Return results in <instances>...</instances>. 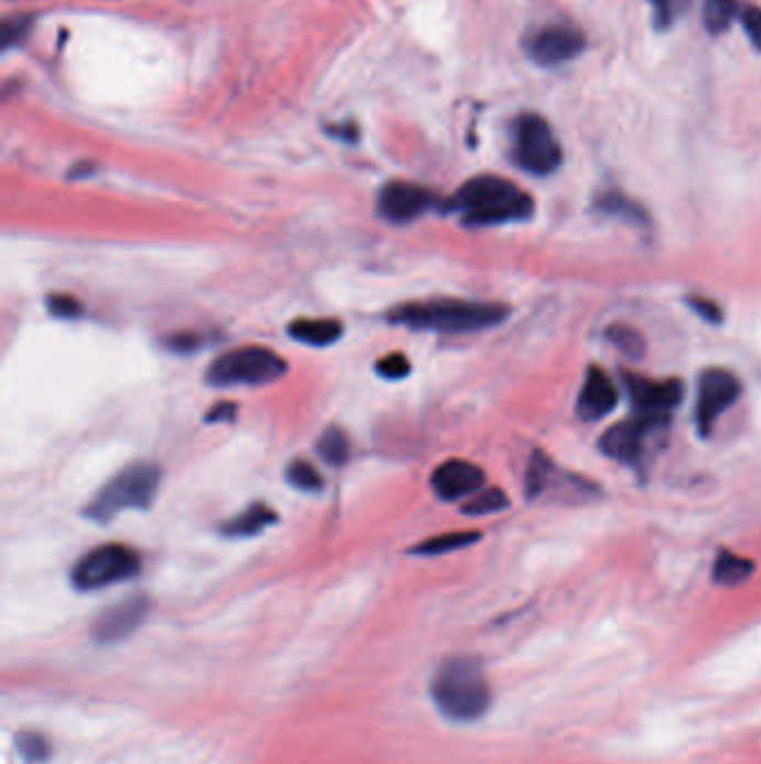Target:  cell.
Segmentation results:
<instances>
[{
  "mask_svg": "<svg viewBox=\"0 0 761 764\" xmlns=\"http://www.w3.org/2000/svg\"><path fill=\"white\" fill-rule=\"evenodd\" d=\"M449 209L462 213L469 226H490L527 220L534 202L516 183L496 174H481L458 188Z\"/></svg>",
  "mask_w": 761,
  "mask_h": 764,
  "instance_id": "1",
  "label": "cell"
},
{
  "mask_svg": "<svg viewBox=\"0 0 761 764\" xmlns=\"http://www.w3.org/2000/svg\"><path fill=\"white\" fill-rule=\"evenodd\" d=\"M510 309L499 303H471L455 298H436L396 307L389 316L392 322L418 331L469 333L501 325Z\"/></svg>",
  "mask_w": 761,
  "mask_h": 764,
  "instance_id": "2",
  "label": "cell"
},
{
  "mask_svg": "<svg viewBox=\"0 0 761 764\" xmlns=\"http://www.w3.org/2000/svg\"><path fill=\"white\" fill-rule=\"evenodd\" d=\"M431 698L444 718L471 722L490 709L492 689L479 661L451 657L440 664L431 680Z\"/></svg>",
  "mask_w": 761,
  "mask_h": 764,
  "instance_id": "3",
  "label": "cell"
},
{
  "mask_svg": "<svg viewBox=\"0 0 761 764\" xmlns=\"http://www.w3.org/2000/svg\"><path fill=\"white\" fill-rule=\"evenodd\" d=\"M161 471L152 463H135L121 469L112 481H108L101 492L94 497L85 517L97 523H108L126 510H146L154 501Z\"/></svg>",
  "mask_w": 761,
  "mask_h": 764,
  "instance_id": "4",
  "label": "cell"
},
{
  "mask_svg": "<svg viewBox=\"0 0 761 764\" xmlns=\"http://www.w3.org/2000/svg\"><path fill=\"white\" fill-rule=\"evenodd\" d=\"M289 364L266 347H239L222 353L206 371V380L215 388L266 385L287 373Z\"/></svg>",
  "mask_w": 761,
  "mask_h": 764,
  "instance_id": "5",
  "label": "cell"
},
{
  "mask_svg": "<svg viewBox=\"0 0 761 764\" xmlns=\"http://www.w3.org/2000/svg\"><path fill=\"white\" fill-rule=\"evenodd\" d=\"M141 570V556L124 543H104L78 559L72 584L78 591H99L132 580Z\"/></svg>",
  "mask_w": 761,
  "mask_h": 764,
  "instance_id": "6",
  "label": "cell"
},
{
  "mask_svg": "<svg viewBox=\"0 0 761 764\" xmlns=\"http://www.w3.org/2000/svg\"><path fill=\"white\" fill-rule=\"evenodd\" d=\"M514 161L536 177L558 170L562 161L560 144L551 126L538 115H521L514 124Z\"/></svg>",
  "mask_w": 761,
  "mask_h": 764,
  "instance_id": "7",
  "label": "cell"
},
{
  "mask_svg": "<svg viewBox=\"0 0 761 764\" xmlns=\"http://www.w3.org/2000/svg\"><path fill=\"white\" fill-rule=\"evenodd\" d=\"M625 388L634 405V416L665 427L675 407L684 399V385L679 380H650L643 375L625 373Z\"/></svg>",
  "mask_w": 761,
  "mask_h": 764,
  "instance_id": "8",
  "label": "cell"
},
{
  "mask_svg": "<svg viewBox=\"0 0 761 764\" xmlns=\"http://www.w3.org/2000/svg\"><path fill=\"white\" fill-rule=\"evenodd\" d=\"M741 394V382L735 373L726 369H706L699 375L697 388V425L704 436H708L719 421V416L735 405Z\"/></svg>",
  "mask_w": 761,
  "mask_h": 764,
  "instance_id": "9",
  "label": "cell"
},
{
  "mask_svg": "<svg viewBox=\"0 0 761 764\" xmlns=\"http://www.w3.org/2000/svg\"><path fill=\"white\" fill-rule=\"evenodd\" d=\"M529 56L543 67H554L577 59L586 50V36L581 30L569 25H551L540 30L529 41Z\"/></svg>",
  "mask_w": 761,
  "mask_h": 764,
  "instance_id": "10",
  "label": "cell"
},
{
  "mask_svg": "<svg viewBox=\"0 0 761 764\" xmlns=\"http://www.w3.org/2000/svg\"><path fill=\"white\" fill-rule=\"evenodd\" d=\"M433 195L427 188L409 181H392L379 193V213L394 224H407L418 220L433 206Z\"/></svg>",
  "mask_w": 761,
  "mask_h": 764,
  "instance_id": "11",
  "label": "cell"
},
{
  "mask_svg": "<svg viewBox=\"0 0 761 764\" xmlns=\"http://www.w3.org/2000/svg\"><path fill=\"white\" fill-rule=\"evenodd\" d=\"M663 429L661 425H654L645 418H628L614 427H610L603 438H601V449L605 456L614 458V460H621V463H628V465H634L641 456H643V449H645V441L650 434Z\"/></svg>",
  "mask_w": 761,
  "mask_h": 764,
  "instance_id": "12",
  "label": "cell"
},
{
  "mask_svg": "<svg viewBox=\"0 0 761 764\" xmlns=\"http://www.w3.org/2000/svg\"><path fill=\"white\" fill-rule=\"evenodd\" d=\"M431 486L440 499L455 501V499H462L467 495L481 492V488L485 486V471L469 460L453 458V460L442 463L433 471Z\"/></svg>",
  "mask_w": 761,
  "mask_h": 764,
  "instance_id": "13",
  "label": "cell"
},
{
  "mask_svg": "<svg viewBox=\"0 0 761 764\" xmlns=\"http://www.w3.org/2000/svg\"><path fill=\"white\" fill-rule=\"evenodd\" d=\"M148 611H150V602L146 597H132L128 602H121L104 611L99 619L94 622V637L106 644L119 641L143 624Z\"/></svg>",
  "mask_w": 761,
  "mask_h": 764,
  "instance_id": "14",
  "label": "cell"
},
{
  "mask_svg": "<svg viewBox=\"0 0 761 764\" xmlns=\"http://www.w3.org/2000/svg\"><path fill=\"white\" fill-rule=\"evenodd\" d=\"M617 399L619 396L612 378L601 367H590L579 394L577 412L583 421H599L617 407Z\"/></svg>",
  "mask_w": 761,
  "mask_h": 764,
  "instance_id": "15",
  "label": "cell"
},
{
  "mask_svg": "<svg viewBox=\"0 0 761 764\" xmlns=\"http://www.w3.org/2000/svg\"><path fill=\"white\" fill-rule=\"evenodd\" d=\"M289 333L293 340L311 344V347H329L340 340L342 336V322L329 320V318H315V320H296L289 325Z\"/></svg>",
  "mask_w": 761,
  "mask_h": 764,
  "instance_id": "16",
  "label": "cell"
},
{
  "mask_svg": "<svg viewBox=\"0 0 761 764\" xmlns=\"http://www.w3.org/2000/svg\"><path fill=\"white\" fill-rule=\"evenodd\" d=\"M275 512L270 510V506L264 503H255L250 508H246L242 514H237L235 519L226 521L222 532L226 537H255L261 530H266L268 526L275 523Z\"/></svg>",
  "mask_w": 761,
  "mask_h": 764,
  "instance_id": "17",
  "label": "cell"
},
{
  "mask_svg": "<svg viewBox=\"0 0 761 764\" xmlns=\"http://www.w3.org/2000/svg\"><path fill=\"white\" fill-rule=\"evenodd\" d=\"M752 572H754V563L750 559L739 556L730 550H721L712 567V577L721 586H739L752 575Z\"/></svg>",
  "mask_w": 761,
  "mask_h": 764,
  "instance_id": "18",
  "label": "cell"
},
{
  "mask_svg": "<svg viewBox=\"0 0 761 764\" xmlns=\"http://www.w3.org/2000/svg\"><path fill=\"white\" fill-rule=\"evenodd\" d=\"M739 14L737 0H706L704 3V25L710 34L726 32Z\"/></svg>",
  "mask_w": 761,
  "mask_h": 764,
  "instance_id": "19",
  "label": "cell"
},
{
  "mask_svg": "<svg viewBox=\"0 0 761 764\" xmlns=\"http://www.w3.org/2000/svg\"><path fill=\"white\" fill-rule=\"evenodd\" d=\"M479 539H481L479 532H449V534H440V537L422 541L418 548H414V554H444V552L467 548Z\"/></svg>",
  "mask_w": 761,
  "mask_h": 764,
  "instance_id": "20",
  "label": "cell"
},
{
  "mask_svg": "<svg viewBox=\"0 0 761 764\" xmlns=\"http://www.w3.org/2000/svg\"><path fill=\"white\" fill-rule=\"evenodd\" d=\"M318 452L329 465H344L351 454V443L340 427H329L318 441Z\"/></svg>",
  "mask_w": 761,
  "mask_h": 764,
  "instance_id": "21",
  "label": "cell"
},
{
  "mask_svg": "<svg viewBox=\"0 0 761 764\" xmlns=\"http://www.w3.org/2000/svg\"><path fill=\"white\" fill-rule=\"evenodd\" d=\"M507 506H510V499L501 488H487V490L475 492L473 499L464 503L462 512L469 517H485V514L501 512Z\"/></svg>",
  "mask_w": 761,
  "mask_h": 764,
  "instance_id": "22",
  "label": "cell"
},
{
  "mask_svg": "<svg viewBox=\"0 0 761 764\" xmlns=\"http://www.w3.org/2000/svg\"><path fill=\"white\" fill-rule=\"evenodd\" d=\"M287 479L293 488L298 490H307V492H313V490H320L324 486V479L320 476V471L309 463V460H293L287 469Z\"/></svg>",
  "mask_w": 761,
  "mask_h": 764,
  "instance_id": "23",
  "label": "cell"
},
{
  "mask_svg": "<svg viewBox=\"0 0 761 764\" xmlns=\"http://www.w3.org/2000/svg\"><path fill=\"white\" fill-rule=\"evenodd\" d=\"M647 3L654 14V25L665 30L682 19V14L693 6V0H647Z\"/></svg>",
  "mask_w": 761,
  "mask_h": 764,
  "instance_id": "24",
  "label": "cell"
},
{
  "mask_svg": "<svg viewBox=\"0 0 761 764\" xmlns=\"http://www.w3.org/2000/svg\"><path fill=\"white\" fill-rule=\"evenodd\" d=\"M551 471H554V467H551L547 456H543L540 452L532 456L529 467H527V479H525V488H527L529 497H538L540 492H545Z\"/></svg>",
  "mask_w": 761,
  "mask_h": 764,
  "instance_id": "25",
  "label": "cell"
},
{
  "mask_svg": "<svg viewBox=\"0 0 761 764\" xmlns=\"http://www.w3.org/2000/svg\"><path fill=\"white\" fill-rule=\"evenodd\" d=\"M608 338H610V340L614 342V347H619L628 358H641L643 351H645L643 338H641L634 329H630V327H623V325L610 327Z\"/></svg>",
  "mask_w": 761,
  "mask_h": 764,
  "instance_id": "26",
  "label": "cell"
},
{
  "mask_svg": "<svg viewBox=\"0 0 761 764\" xmlns=\"http://www.w3.org/2000/svg\"><path fill=\"white\" fill-rule=\"evenodd\" d=\"M17 746H19V751H21V755L30 762V764H41V762H45L47 760V755H50V744H47V740L43 738V735H39V733H21L19 738H17Z\"/></svg>",
  "mask_w": 761,
  "mask_h": 764,
  "instance_id": "27",
  "label": "cell"
},
{
  "mask_svg": "<svg viewBox=\"0 0 761 764\" xmlns=\"http://www.w3.org/2000/svg\"><path fill=\"white\" fill-rule=\"evenodd\" d=\"M375 371L383 378H387V380H403V378L409 375L411 362L403 353H392V356L375 362Z\"/></svg>",
  "mask_w": 761,
  "mask_h": 764,
  "instance_id": "28",
  "label": "cell"
},
{
  "mask_svg": "<svg viewBox=\"0 0 761 764\" xmlns=\"http://www.w3.org/2000/svg\"><path fill=\"white\" fill-rule=\"evenodd\" d=\"M47 309L56 318H78L81 316V303L65 294H54L47 298Z\"/></svg>",
  "mask_w": 761,
  "mask_h": 764,
  "instance_id": "29",
  "label": "cell"
},
{
  "mask_svg": "<svg viewBox=\"0 0 761 764\" xmlns=\"http://www.w3.org/2000/svg\"><path fill=\"white\" fill-rule=\"evenodd\" d=\"M741 23H743V30L750 39V43L754 45V50L761 52V8H754V6H746L739 14Z\"/></svg>",
  "mask_w": 761,
  "mask_h": 764,
  "instance_id": "30",
  "label": "cell"
},
{
  "mask_svg": "<svg viewBox=\"0 0 761 764\" xmlns=\"http://www.w3.org/2000/svg\"><path fill=\"white\" fill-rule=\"evenodd\" d=\"M688 305L693 307L695 314H699V316H701L706 322H710V325H719V322L724 320L721 309H719L715 303L706 300V298H688Z\"/></svg>",
  "mask_w": 761,
  "mask_h": 764,
  "instance_id": "31",
  "label": "cell"
},
{
  "mask_svg": "<svg viewBox=\"0 0 761 764\" xmlns=\"http://www.w3.org/2000/svg\"><path fill=\"white\" fill-rule=\"evenodd\" d=\"M30 21L25 19H10L3 25V47H10L12 43H17L25 32H28Z\"/></svg>",
  "mask_w": 761,
  "mask_h": 764,
  "instance_id": "32",
  "label": "cell"
},
{
  "mask_svg": "<svg viewBox=\"0 0 761 764\" xmlns=\"http://www.w3.org/2000/svg\"><path fill=\"white\" fill-rule=\"evenodd\" d=\"M235 414H237V407L235 405H219L215 407L211 414H208V423H219V421H235Z\"/></svg>",
  "mask_w": 761,
  "mask_h": 764,
  "instance_id": "33",
  "label": "cell"
}]
</instances>
